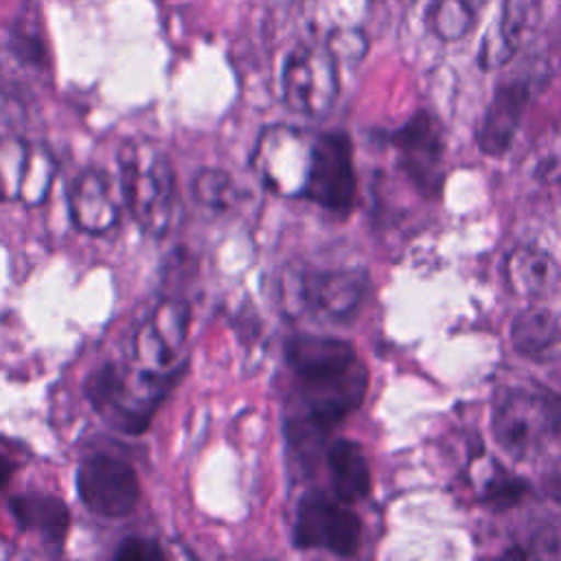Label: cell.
Wrapping results in <instances>:
<instances>
[{"instance_id":"cell-10","label":"cell","mask_w":561,"mask_h":561,"mask_svg":"<svg viewBox=\"0 0 561 561\" xmlns=\"http://www.w3.org/2000/svg\"><path fill=\"white\" fill-rule=\"evenodd\" d=\"M311 140L285 125L270 127L261 134L252 164L267 188L278 195H302Z\"/></svg>"},{"instance_id":"cell-4","label":"cell","mask_w":561,"mask_h":561,"mask_svg":"<svg viewBox=\"0 0 561 561\" xmlns=\"http://www.w3.org/2000/svg\"><path fill=\"white\" fill-rule=\"evenodd\" d=\"M302 197L337 215L355 208L357 171L351 138L344 131H327L311 140Z\"/></svg>"},{"instance_id":"cell-21","label":"cell","mask_w":561,"mask_h":561,"mask_svg":"<svg viewBox=\"0 0 561 561\" xmlns=\"http://www.w3.org/2000/svg\"><path fill=\"white\" fill-rule=\"evenodd\" d=\"M307 24L324 39L344 31H359L370 15L373 0H302Z\"/></svg>"},{"instance_id":"cell-3","label":"cell","mask_w":561,"mask_h":561,"mask_svg":"<svg viewBox=\"0 0 561 561\" xmlns=\"http://www.w3.org/2000/svg\"><path fill=\"white\" fill-rule=\"evenodd\" d=\"M123 202L151 237H164L180 217V193L171 160L147 140H129L118 153Z\"/></svg>"},{"instance_id":"cell-27","label":"cell","mask_w":561,"mask_h":561,"mask_svg":"<svg viewBox=\"0 0 561 561\" xmlns=\"http://www.w3.org/2000/svg\"><path fill=\"white\" fill-rule=\"evenodd\" d=\"M543 493L561 504V465L543 476Z\"/></svg>"},{"instance_id":"cell-8","label":"cell","mask_w":561,"mask_h":561,"mask_svg":"<svg viewBox=\"0 0 561 561\" xmlns=\"http://www.w3.org/2000/svg\"><path fill=\"white\" fill-rule=\"evenodd\" d=\"M495 443L515 458L537 451L550 436V419L543 390H506L497 399L491 416Z\"/></svg>"},{"instance_id":"cell-1","label":"cell","mask_w":561,"mask_h":561,"mask_svg":"<svg viewBox=\"0 0 561 561\" xmlns=\"http://www.w3.org/2000/svg\"><path fill=\"white\" fill-rule=\"evenodd\" d=\"M285 355L296 375L302 408L289 421V438L309 454L362 405L368 392V370L355 346L335 335H294Z\"/></svg>"},{"instance_id":"cell-26","label":"cell","mask_w":561,"mask_h":561,"mask_svg":"<svg viewBox=\"0 0 561 561\" xmlns=\"http://www.w3.org/2000/svg\"><path fill=\"white\" fill-rule=\"evenodd\" d=\"M164 557L167 552L162 550V546L147 537H127L118 543L114 552V559L118 561H158Z\"/></svg>"},{"instance_id":"cell-2","label":"cell","mask_w":561,"mask_h":561,"mask_svg":"<svg viewBox=\"0 0 561 561\" xmlns=\"http://www.w3.org/2000/svg\"><path fill=\"white\" fill-rule=\"evenodd\" d=\"M180 373L182 366L156 370L140 364L107 362L88 377L85 394L110 425L125 434H142L178 383Z\"/></svg>"},{"instance_id":"cell-18","label":"cell","mask_w":561,"mask_h":561,"mask_svg":"<svg viewBox=\"0 0 561 561\" xmlns=\"http://www.w3.org/2000/svg\"><path fill=\"white\" fill-rule=\"evenodd\" d=\"M526 24V9L517 0H504L495 20L482 35L478 48V64L484 70L500 68L513 59Z\"/></svg>"},{"instance_id":"cell-11","label":"cell","mask_w":561,"mask_h":561,"mask_svg":"<svg viewBox=\"0 0 561 561\" xmlns=\"http://www.w3.org/2000/svg\"><path fill=\"white\" fill-rule=\"evenodd\" d=\"M191 327V305L184 298H162L147 316L134 337L136 364L171 370L186 342Z\"/></svg>"},{"instance_id":"cell-16","label":"cell","mask_w":561,"mask_h":561,"mask_svg":"<svg viewBox=\"0 0 561 561\" xmlns=\"http://www.w3.org/2000/svg\"><path fill=\"white\" fill-rule=\"evenodd\" d=\"M9 513L20 530L37 535L44 543L61 548L70 530V511L64 500L48 493H22L9 500Z\"/></svg>"},{"instance_id":"cell-25","label":"cell","mask_w":561,"mask_h":561,"mask_svg":"<svg viewBox=\"0 0 561 561\" xmlns=\"http://www.w3.org/2000/svg\"><path fill=\"white\" fill-rule=\"evenodd\" d=\"M535 175L541 182L561 188V136L546 142L543 149L537 151V156H535Z\"/></svg>"},{"instance_id":"cell-17","label":"cell","mask_w":561,"mask_h":561,"mask_svg":"<svg viewBox=\"0 0 561 561\" xmlns=\"http://www.w3.org/2000/svg\"><path fill=\"white\" fill-rule=\"evenodd\" d=\"M327 469L335 500L342 504L359 502L370 491V469L364 449L348 438L335 440L327 451Z\"/></svg>"},{"instance_id":"cell-13","label":"cell","mask_w":561,"mask_h":561,"mask_svg":"<svg viewBox=\"0 0 561 561\" xmlns=\"http://www.w3.org/2000/svg\"><path fill=\"white\" fill-rule=\"evenodd\" d=\"M294 280L302 307L331 320L351 318L366 294V274L359 270L307 267Z\"/></svg>"},{"instance_id":"cell-6","label":"cell","mask_w":561,"mask_h":561,"mask_svg":"<svg viewBox=\"0 0 561 561\" xmlns=\"http://www.w3.org/2000/svg\"><path fill=\"white\" fill-rule=\"evenodd\" d=\"M399 169L425 197H438L445 184V136L430 112H416L390 134Z\"/></svg>"},{"instance_id":"cell-14","label":"cell","mask_w":561,"mask_h":561,"mask_svg":"<svg viewBox=\"0 0 561 561\" xmlns=\"http://www.w3.org/2000/svg\"><path fill=\"white\" fill-rule=\"evenodd\" d=\"M533 85L524 79L504 81L495 88L491 103L478 127V149L491 158L504 156L519 129L526 105L530 103Z\"/></svg>"},{"instance_id":"cell-22","label":"cell","mask_w":561,"mask_h":561,"mask_svg":"<svg viewBox=\"0 0 561 561\" xmlns=\"http://www.w3.org/2000/svg\"><path fill=\"white\" fill-rule=\"evenodd\" d=\"M425 18L430 31L440 42H458L476 24V13L469 0H427Z\"/></svg>"},{"instance_id":"cell-5","label":"cell","mask_w":561,"mask_h":561,"mask_svg":"<svg viewBox=\"0 0 561 561\" xmlns=\"http://www.w3.org/2000/svg\"><path fill=\"white\" fill-rule=\"evenodd\" d=\"M337 64L324 44H298L291 48L280 75L287 107L302 116L327 114L340 94Z\"/></svg>"},{"instance_id":"cell-24","label":"cell","mask_w":561,"mask_h":561,"mask_svg":"<svg viewBox=\"0 0 561 561\" xmlns=\"http://www.w3.org/2000/svg\"><path fill=\"white\" fill-rule=\"evenodd\" d=\"M528 486L524 480L508 476L506 471H495L482 484V502L489 504L493 511H506L508 506L517 504L526 495Z\"/></svg>"},{"instance_id":"cell-19","label":"cell","mask_w":561,"mask_h":561,"mask_svg":"<svg viewBox=\"0 0 561 561\" xmlns=\"http://www.w3.org/2000/svg\"><path fill=\"white\" fill-rule=\"evenodd\" d=\"M557 261L537 245H517L506 259V280L519 296H541L559 283Z\"/></svg>"},{"instance_id":"cell-23","label":"cell","mask_w":561,"mask_h":561,"mask_svg":"<svg viewBox=\"0 0 561 561\" xmlns=\"http://www.w3.org/2000/svg\"><path fill=\"white\" fill-rule=\"evenodd\" d=\"M193 197L197 204L224 213L239 204L241 191L230 173L221 169H202L193 180Z\"/></svg>"},{"instance_id":"cell-15","label":"cell","mask_w":561,"mask_h":561,"mask_svg":"<svg viewBox=\"0 0 561 561\" xmlns=\"http://www.w3.org/2000/svg\"><path fill=\"white\" fill-rule=\"evenodd\" d=\"M68 208L72 224L88 234H105L121 219V204L103 169L88 167L70 184Z\"/></svg>"},{"instance_id":"cell-9","label":"cell","mask_w":561,"mask_h":561,"mask_svg":"<svg viewBox=\"0 0 561 561\" xmlns=\"http://www.w3.org/2000/svg\"><path fill=\"white\" fill-rule=\"evenodd\" d=\"M75 484L83 506L101 517L129 515L140 500V482L134 467L105 454L85 458L77 469Z\"/></svg>"},{"instance_id":"cell-7","label":"cell","mask_w":561,"mask_h":561,"mask_svg":"<svg viewBox=\"0 0 561 561\" xmlns=\"http://www.w3.org/2000/svg\"><path fill=\"white\" fill-rule=\"evenodd\" d=\"M359 539L362 522L348 504L320 493H309L300 500L291 528L296 548H327L337 557H353L359 550Z\"/></svg>"},{"instance_id":"cell-20","label":"cell","mask_w":561,"mask_h":561,"mask_svg":"<svg viewBox=\"0 0 561 561\" xmlns=\"http://www.w3.org/2000/svg\"><path fill=\"white\" fill-rule=\"evenodd\" d=\"M511 342L522 355H539L561 342V309L533 305L517 313L511 327Z\"/></svg>"},{"instance_id":"cell-28","label":"cell","mask_w":561,"mask_h":561,"mask_svg":"<svg viewBox=\"0 0 561 561\" xmlns=\"http://www.w3.org/2000/svg\"><path fill=\"white\" fill-rule=\"evenodd\" d=\"M15 469H18L15 460H13L9 454H4V451L0 449V491L7 489V484L11 482Z\"/></svg>"},{"instance_id":"cell-12","label":"cell","mask_w":561,"mask_h":561,"mask_svg":"<svg viewBox=\"0 0 561 561\" xmlns=\"http://www.w3.org/2000/svg\"><path fill=\"white\" fill-rule=\"evenodd\" d=\"M55 178L53 156L20 138L0 140V199H22L37 206L50 191Z\"/></svg>"}]
</instances>
